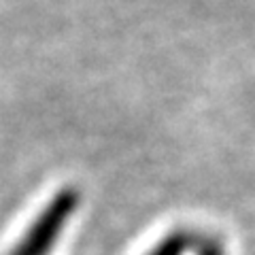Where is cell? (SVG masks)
Instances as JSON below:
<instances>
[{
  "label": "cell",
  "instance_id": "6da1fadb",
  "mask_svg": "<svg viewBox=\"0 0 255 255\" xmlns=\"http://www.w3.org/2000/svg\"><path fill=\"white\" fill-rule=\"evenodd\" d=\"M79 204V196L73 189H64L49 202V206L38 215L30 230L23 234L21 243L11 251V255H49L58 243L62 230Z\"/></svg>",
  "mask_w": 255,
  "mask_h": 255
},
{
  "label": "cell",
  "instance_id": "7a4b0ae2",
  "mask_svg": "<svg viewBox=\"0 0 255 255\" xmlns=\"http://www.w3.org/2000/svg\"><path fill=\"white\" fill-rule=\"evenodd\" d=\"M187 249V236L185 234H172L166 241H162L149 255H183Z\"/></svg>",
  "mask_w": 255,
  "mask_h": 255
}]
</instances>
